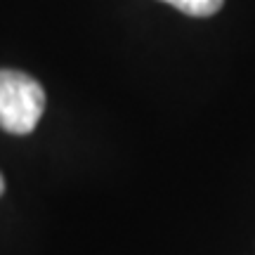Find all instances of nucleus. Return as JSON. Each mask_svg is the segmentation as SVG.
Masks as SVG:
<instances>
[{
	"label": "nucleus",
	"mask_w": 255,
	"mask_h": 255,
	"mask_svg": "<svg viewBox=\"0 0 255 255\" xmlns=\"http://www.w3.org/2000/svg\"><path fill=\"white\" fill-rule=\"evenodd\" d=\"M45 111L43 85L14 69L0 71V128L12 135H28Z\"/></svg>",
	"instance_id": "f257e3e1"
},
{
	"label": "nucleus",
	"mask_w": 255,
	"mask_h": 255,
	"mask_svg": "<svg viewBox=\"0 0 255 255\" xmlns=\"http://www.w3.org/2000/svg\"><path fill=\"white\" fill-rule=\"evenodd\" d=\"M161 2H168L177 7L180 12L189 14V17H210L215 14L225 0H161Z\"/></svg>",
	"instance_id": "f03ea898"
},
{
	"label": "nucleus",
	"mask_w": 255,
	"mask_h": 255,
	"mask_svg": "<svg viewBox=\"0 0 255 255\" xmlns=\"http://www.w3.org/2000/svg\"><path fill=\"white\" fill-rule=\"evenodd\" d=\"M2 191H5V182H2V175H0V196H2Z\"/></svg>",
	"instance_id": "7ed1b4c3"
}]
</instances>
